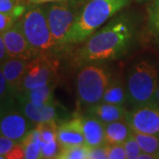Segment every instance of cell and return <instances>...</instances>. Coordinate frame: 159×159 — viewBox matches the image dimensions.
Segmentation results:
<instances>
[{
  "label": "cell",
  "instance_id": "6da1fadb",
  "mask_svg": "<svg viewBox=\"0 0 159 159\" xmlns=\"http://www.w3.org/2000/svg\"><path fill=\"white\" fill-rule=\"evenodd\" d=\"M134 35V26L125 16L116 18L88 38L75 55L80 65L111 60L124 55Z\"/></svg>",
  "mask_w": 159,
  "mask_h": 159
},
{
  "label": "cell",
  "instance_id": "7a4b0ae2",
  "mask_svg": "<svg viewBox=\"0 0 159 159\" xmlns=\"http://www.w3.org/2000/svg\"><path fill=\"white\" fill-rule=\"evenodd\" d=\"M129 0H89L80 7L76 21L66 39V46L80 43L128 4Z\"/></svg>",
  "mask_w": 159,
  "mask_h": 159
},
{
  "label": "cell",
  "instance_id": "3957f363",
  "mask_svg": "<svg viewBox=\"0 0 159 159\" xmlns=\"http://www.w3.org/2000/svg\"><path fill=\"white\" fill-rule=\"evenodd\" d=\"M113 80L108 67L98 62L83 65L76 76V91L80 104L89 108L101 102Z\"/></svg>",
  "mask_w": 159,
  "mask_h": 159
},
{
  "label": "cell",
  "instance_id": "277c9868",
  "mask_svg": "<svg viewBox=\"0 0 159 159\" xmlns=\"http://www.w3.org/2000/svg\"><path fill=\"white\" fill-rule=\"evenodd\" d=\"M29 43L38 55H57L44 7L34 6L29 9L18 20Z\"/></svg>",
  "mask_w": 159,
  "mask_h": 159
},
{
  "label": "cell",
  "instance_id": "5b68a950",
  "mask_svg": "<svg viewBox=\"0 0 159 159\" xmlns=\"http://www.w3.org/2000/svg\"><path fill=\"white\" fill-rule=\"evenodd\" d=\"M158 72L152 64L141 61L129 70L126 80L128 101L134 106H142L152 102L158 83Z\"/></svg>",
  "mask_w": 159,
  "mask_h": 159
},
{
  "label": "cell",
  "instance_id": "8992f818",
  "mask_svg": "<svg viewBox=\"0 0 159 159\" xmlns=\"http://www.w3.org/2000/svg\"><path fill=\"white\" fill-rule=\"evenodd\" d=\"M47 21L57 51L66 47V39L79 15L80 7L68 1L53 3L44 6Z\"/></svg>",
  "mask_w": 159,
  "mask_h": 159
},
{
  "label": "cell",
  "instance_id": "52a82bcc",
  "mask_svg": "<svg viewBox=\"0 0 159 159\" xmlns=\"http://www.w3.org/2000/svg\"><path fill=\"white\" fill-rule=\"evenodd\" d=\"M59 67L57 55H38L28 63L21 84V94L41 86L54 82Z\"/></svg>",
  "mask_w": 159,
  "mask_h": 159
},
{
  "label": "cell",
  "instance_id": "ba28073f",
  "mask_svg": "<svg viewBox=\"0 0 159 159\" xmlns=\"http://www.w3.org/2000/svg\"><path fill=\"white\" fill-rule=\"evenodd\" d=\"M36 124L29 119L17 105L0 111V134L20 142Z\"/></svg>",
  "mask_w": 159,
  "mask_h": 159
},
{
  "label": "cell",
  "instance_id": "9c48e42d",
  "mask_svg": "<svg viewBox=\"0 0 159 159\" xmlns=\"http://www.w3.org/2000/svg\"><path fill=\"white\" fill-rule=\"evenodd\" d=\"M125 119L133 131L159 137V108L153 104L136 106Z\"/></svg>",
  "mask_w": 159,
  "mask_h": 159
},
{
  "label": "cell",
  "instance_id": "30bf717a",
  "mask_svg": "<svg viewBox=\"0 0 159 159\" xmlns=\"http://www.w3.org/2000/svg\"><path fill=\"white\" fill-rule=\"evenodd\" d=\"M2 36L9 57L30 60L37 56L25 37L18 20Z\"/></svg>",
  "mask_w": 159,
  "mask_h": 159
},
{
  "label": "cell",
  "instance_id": "8fae6325",
  "mask_svg": "<svg viewBox=\"0 0 159 159\" xmlns=\"http://www.w3.org/2000/svg\"><path fill=\"white\" fill-rule=\"evenodd\" d=\"M17 107L27 118L35 124L58 119L57 102L37 104L17 97Z\"/></svg>",
  "mask_w": 159,
  "mask_h": 159
},
{
  "label": "cell",
  "instance_id": "7c38bea8",
  "mask_svg": "<svg viewBox=\"0 0 159 159\" xmlns=\"http://www.w3.org/2000/svg\"><path fill=\"white\" fill-rule=\"evenodd\" d=\"M57 139L61 148L85 144L80 116H75L60 123L57 128Z\"/></svg>",
  "mask_w": 159,
  "mask_h": 159
},
{
  "label": "cell",
  "instance_id": "4fadbf2b",
  "mask_svg": "<svg viewBox=\"0 0 159 159\" xmlns=\"http://www.w3.org/2000/svg\"><path fill=\"white\" fill-rule=\"evenodd\" d=\"M29 61L21 58L9 57L0 66L8 84L16 97L20 93L23 78Z\"/></svg>",
  "mask_w": 159,
  "mask_h": 159
},
{
  "label": "cell",
  "instance_id": "5bb4252c",
  "mask_svg": "<svg viewBox=\"0 0 159 159\" xmlns=\"http://www.w3.org/2000/svg\"><path fill=\"white\" fill-rule=\"evenodd\" d=\"M80 120L85 144L89 148L97 147L105 143L104 124L102 122L88 114L80 116Z\"/></svg>",
  "mask_w": 159,
  "mask_h": 159
},
{
  "label": "cell",
  "instance_id": "9a60e30c",
  "mask_svg": "<svg viewBox=\"0 0 159 159\" xmlns=\"http://www.w3.org/2000/svg\"><path fill=\"white\" fill-rule=\"evenodd\" d=\"M127 113L123 105L100 102L88 108L87 114L99 119L103 124L125 119Z\"/></svg>",
  "mask_w": 159,
  "mask_h": 159
},
{
  "label": "cell",
  "instance_id": "2e32d148",
  "mask_svg": "<svg viewBox=\"0 0 159 159\" xmlns=\"http://www.w3.org/2000/svg\"><path fill=\"white\" fill-rule=\"evenodd\" d=\"M132 132L125 119L104 124L105 142L108 144H123L132 135Z\"/></svg>",
  "mask_w": 159,
  "mask_h": 159
},
{
  "label": "cell",
  "instance_id": "e0dca14e",
  "mask_svg": "<svg viewBox=\"0 0 159 159\" xmlns=\"http://www.w3.org/2000/svg\"><path fill=\"white\" fill-rule=\"evenodd\" d=\"M54 89L55 83L51 82L44 86H41L30 90L25 91L21 94L18 95L17 97H22L23 99L34 102L37 104H48L54 103Z\"/></svg>",
  "mask_w": 159,
  "mask_h": 159
},
{
  "label": "cell",
  "instance_id": "ac0fdd59",
  "mask_svg": "<svg viewBox=\"0 0 159 159\" xmlns=\"http://www.w3.org/2000/svg\"><path fill=\"white\" fill-rule=\"evenodd\" d=\"M128 100L126 88L120 80H112L104 92L101 102L124 105Z\"/></svg>",
  "mask_w": 159,
  "mask_h": 159
},
{
  "label": "cell",
  "instance_id": "d6986e66",
  "mask_svg": "<svg viewBox=\"0 0 159 159\" xmlns=\"http://www.w3.org/2000/svg\"><path fill=\"white\" fill-rule=\"evenodd\" d=\"M20 143L25 150V158H41V142L39 133L35 127L29 132Z\"/></svg>",
  "mask_w": 159,
  "mask_h": 159
},
{
  "label": "cell",
  "instance_id": "ffe728a7",
  "mask_svg": "<svg viewBox=\"0 0 159 159\" xmlns=\"http://www.w3.org/2000/svg\"><path fill=\"white\" fill-rule=\"evenodd\" d=\"M17 105V97L12 92L0 67V111Z\"/></svg>",
  "mask_w": 159,
  "mask_h": 159
},
{
  "label": "cell",
  "instance_id": "44dd1931",
  "mask_svg": "<svg viewBox=\"0 0 159 159\" xmlns=\"http://www.w3.org/2000/svg\"><path fill=\"white\" fill-rule=\"evenodd\" d=\"M132 135L136 140L143 152L156 156L159 152V137L151 134H146L138 132H132Z\"/></svg>",
  "mask_w": 159,
  "mask_h": 159
},
{
  "label": "cell",
  "instance_id": "7402d4cb",
  "mask_svg": "<svg viewBox=\"0 0 159 159\" xmlns=\"http://www.w3.org/2000/svg\"><path fill=\"white\" fill-rule=\"evenodd\" d=\"M35 128L39 133L41 144L43 142H49L57 140V128H58L57 120H50L46 122L37 123L35 125Z\"/></svg>",
  "mask_w": 159,
  "mask_h": 159
},
{
  "label": "cell",
  "instance_id": "603a6c76",
  "mask_svg": "<svg viewBox=\"0 0 159 159\" xmlns=\"http://www.w3.org/2000/svg\"><path fill=\"white\" fill-rule=\"evenodd\" d=\"M58 159H89V147L86 144L66 147L60 149Z\"/></svg>",
  "mask_w": 159,
  "mask_h": 159
},
{
  "label": "cell",
  "instance_id": "cb8c5ba5",
  "mask_svg": "<svg viewBox=\"0 0 159 159\" xmlns=\"http://www.w3.org/2000/svg\"><path fill=\"white\" fill-rule=\"evenodd\" d=\"M148 30L159 42V0H155L148 6Z\"/></svg>",
  "mask_w": 159,
  "mask_h": 159
},
{
  "label": "cell",
  "instance_id": "d4e9b609",
  "mask_svg": "<svg viewBox=\"0 0 159 159\" xmlns=\"http://www.w3.org/2000/svg\"><path fill=\"white\" fill-rule=\"evenodd\" d=\"M60 145L57 140L41 144V158H57L60 151Z\"/></svg>",
  "mask_w": 159,
  "mask_h": 159
},
{
  "label": "cell",
  "instance_id": "484cf974",
  "mask_svg": "<svg viewBox=\"0 0 159 159\" xmlns=\"http://www.w3.org/2000/svg\"><path fill=\"white\" fill-rule=\"evenodd\" d=\"M123 146L125 148V155L127 159H136L137 157L142 153V148H140L136 140L134 138L133 135H131L124 143Z\"/></svg>",
  "mask_w": 159,
  "mask_h": 159
},
{
  "label": "cell",
  "instance_id": "4316f807",
  "mask_svg": "<svg viewBox=\"0 0 159 159\" xmlns=\"http://www.w3.org/2000/svg\"><path fill=\"white\" fill-rule=\"evenodd\" d=\"M108 159L126 158L125 148L123 144H108Z\"/></svg>",
  "mask_w": 159,
  "mask_h": 159
},
{
  "label": "cell",
  "instance_id": "83f0119b",
  "mask_svg": "<svg viewBox=\"0 0 159 159\" xmlns=\"http://www.w3.org/2000/svg\"><path fill=\"white\" fill-rule=\"evenodd\" d=\"M108 155V143L102 145L89 148V159H105Z\"/></svg>",
  "mask_w": 159,
  "mask_h": 159
},
{
  "label": "cell",
  "instance_id": "f1b7e54d",
  "mask_svg": "<svg viewBox=\"0 0 159 159\" xmlns=\"http://www.w3.org/2000/svg\"><path fill=\"white\" fill-rule=\"evenodd\" d=\"M17 143L19 142H16L10 138H7V137L0 134V156L4 157V158H6V155L11 151V148H13Z\"/></svg>",
  "mask_w": 159,
  "mask_h": 159
},
{
  "label": "cell",
  "instance_id": "f546056e",
  "mask_svg": "<svg viewBox=\"0 0 159 159\" xmlns=\"http://www.w3.org/2000/svg\"><path fill=\"white\" fill-rule=\"evenodd\" d=\"M16 22V20L10 13L0 11V34H2Z\"/></svg>",
  "mask_w": 159,
  "mask_h": 159
},
{
  "label": "cell",
  "instance_id": "4dcf8cb0",
  "mask_svg": "<svg viewBox=\"0 0 159 159\" xmlns=\"http://www.w3.org/2000/svg\"><path fill=\"white\" fill-rule=\"evenodd\" d=\"M7 159H22L25 158V150L21 143H17L11 151L6 156Z\"/></svg>",
  "mask_w": 159,
  "mask_h": 159
},
{
  "label": "cell",
  "instance_id": "1f68e13d",
  "mask_svg": "<svg viewBox=\"0 0 159 159\" xmlns=\"http://www.w3.org/2000/svg\"><path fill=\"white\" fill-rule=\"evenodd\" d=\"M17 1L19 0H0V11L11 14L14 8L18 6Z\"/></svg>",
  "mask_w": 159,
  "mask_h": 159
},
{
  "label": "cell",
  "instance_id": "d6a6232c",
  "mask_svg": "<svg viewBox=\"0 0 159 159\" xmlns=\"http://www.w3.org/2000/svg\"><path fill=\"white\" fill-rule=\"evenodd\" d=\"M7 58H9V56L6 51V44H5V42L3 39V36L0 34V66L5 62Z\"/></svg>",
  "mask_w": 159,
  "mask_h": 159
},
{
  "label": "cell",
  "instance_id": "836d02e7",
  "mask_svg": "<svg viewBox=\"0 0 159 159\" xmlns=\"http://www.w3.org/2000/svg\"><path fill=\"white\" fill-rule=\"evenodd\" d=\"M30 3L34 5H42L47 3H58V2H66L68 0H29Z\"/></svg>",
  "mask_w": 159,
  "mask_h": 159
},
{
  "label": "cell",
  "instance_id": "e575fe53",
  "mask_svg": "<svg viewBox=\"0 0 159 159\" xmlns=\"http://www.w3.org/2000/svg\"><path fill=\"white\" fill-rule=\"evenodd\" d=\"M151 104H153L155 106H157V108H159V85L157 86V89L155 91V94H154L153 99H152V102Z\"/></svg>",
  "mask_w": 159,
  "mask_h": 159
},
{
  "label": "cell",
  "instance_id": "d590c367",
  "mask_svg": "<svg viewBox=\"0 0 159 159\" xmlns=\"http://www.w3.org/2000/svg\"><path fill=\"white\" fill-rule=\"evenodd\" d=\"M87 1H89V0H68V2L71 5L74 6H78V7H81Z\"/></svg>",
  "mask_w": 159,
  "mask_h": 159
},
{
  "label": "cell",
  "instance_id": "8d00e7d4",
  "mask_svg": "<svg viewBox=\"0 0 159 159\" xmlns=\"http://www.w3.org/2000/svg\"><path fill=\"white\" fill-rule=\"evenodd\" d=\"M155 157L153 155H150V154L146 153V152H143L142 151V153L140 154L138 157H137L136 159H154Z\"/></svg>",
  "mask_w": 159,
  "mask_h": 159
},
{
  "label": "cell",
  "instance_id": "74e56055",
  "mask_svg": "<svg viewBox=\"0 0 159 159\" xmlns=\"http://www.w3.org/2000/svg\"><path fill=\"white\" fill-rule=\"evenodd\" d=\"M138 2H145V1H148V0H137Z\"/></svg>",
  "mask_w": 159,
  "mask_h": 159
},
{
  "label": "cell",
  "instance_id": "f35d334b",
  "mask_svg": "<svg viewBox=\"0 0 159 159\" xmlns=\"http://www.w3.org/2000/svg\"><path fill=\"white\" fill-rule=\"evenodd\" d=\"M156 158H158L159 159V152H158V153H157V155L156 156Z\"/></svg>",
  "mask_w": 159,
  "mask_h": 159
},
{
  "label": "cell",
  "instance_id": "ab89813d",
  "mask_svg": "<svg viewBox=\"0 0 159 159\" xmlns=\"http://www.w3.org/2000/svg\"><path fill=\"white\" fill-rule=\"evenodd\" d=\"M4 158V157H2V156H0V159H3Z\"/></svg>",
  "mask_w": 159,
  "mask_h": 159
}]
</instances>
